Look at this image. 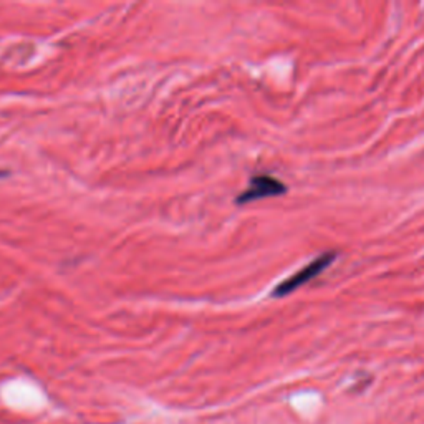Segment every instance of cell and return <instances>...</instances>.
<instances>
[{"instance_id": "6da1fadb", "label": "cell", "mask_w": 424, "mask_h": 424, "mask_svg": "<svg viewBox=\"0 0 424 424\" xmlns=\"http://www.w3.org/2000/svg\"><path fill=\"white\" fill-rule=\"evenodd\" d=\"M336 259L335 252H325L322 256H318L317 259L308 262L305 267H302L300 270L295 272L293 275H290L289 279H285L284 282H280L277 287L272 292V297H287V295L293 293L295 290H298L303 285L312 282L313 279H317L318 275H322L329 267L333 264Z\"/></svg>"}, {"instance_id": "7a4b0ae2", "label": "cell", "mask_w": 424, "mask_h": 424, "mask_svg": "<svg viewBox=\"0 0 424 424\" xmlns=\"http://www.w3.org/2000/svg\"><path fill=\"white\" fill-rule=\"evenodd\" d=\"M287 192V186L277 178L270 174H257L249 181V186L237 196V204H249V202L277 197Z\"/></svg>"}]
</instances>
